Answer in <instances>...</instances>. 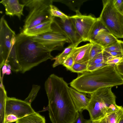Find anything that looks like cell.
<instances>
[{"mask_svg": "<svg viewBox=\"0 0 123 123\" xmlns=\"http://www.w3.org/2000/svg\"><path fill=\"white\" fill-rule=\"evenodd\" d=\"M49 76L53 86L45 90L49 100L48 110L52 123H74L79 114L70 96L69 87L62 77Z\"/></svg>", "mask_w": 123, "mask_h": 123, "instance_id": "obj_1", "label": "cell"}, {"mask_svg": "<svg viewBox=\"0 0 123 123\" xmlns=\"http://www.w3.org/2000/svg\"><path fill=\"white\" fill-rule=\"evenodd\" d=\"M116 65H108L95 71L79 75L70 83L72 87L82 93L90 94L101 88L123 84V78Z\"/></svg>", "mask_w": 123, "mask_h": 123, "instance_id": "obj_2", "label": "cell"}, {"mask_svg": "<svg viewBox=\"0 0 123 123\" xmlns=\"http://www.w3.org/2000/svg\"><path fill=\"white\" fill-rule=\"evenodd\" d=\"M16 49L22 73L48 59L52 60L54 57L51 51L21 31L16 35Z\"/></svg>", "mask_w": 123, "mask_h": 123, "instance_id": "obj_3", "label": "cell"}, {"mask_svg": "<svg viewBox=\"0 0 123 123\" xmlns=\"http://www.w3.org/2000/svg\"><path fill=\"white\" fill-rule=\"evenodd\" d=\"M16 36L3 15L0 20V68L9 66L11 70L17 72L21 68L16 54Z\"/></svg>", "mask_w": 123, "mask_h": 123, "instance_id": "obj_4", "label": "cell"}, {"mask_svg": "<svg viewBox=\"0 0 123 123\" xmlns=\"http://www.w3.org/2000/svg\"><path fill=\"white\" fill-rule=\"evenodd\" d=\"M112 87L101 88L90 94V102L86 110L91 120L100 119L119 107L116 104V97L112 92Z\"/></svg>", "mask_w": 123, "mask_h": 123, "instance_id": "obj_5", "label": "cell"}, {"mask_svg": "<svg viewBox=\"0 0 123 123\" xmlns=\"http://www.w3.org/2000/svg\"><path fill=\"white\" fill-rule=\"evenodd\" d=\"M29 12L24 21L22 31L33 27L52 18L50 12L52 0H22Z\"/></svg>", "mask_w": 123, "mask_h": 123, "instance_id": "obj_6", "label": "cell"}, {"mask_svg": "<svg viewBox=\"0 0 123 123\" xmlns=\"http://www.w3.org/2000/svg\"><path fill=\"white\" fill-rule=\"evenodd\" d=\"M102 2L100 21L110 33L117 38H123V13L116 8L113 0H103Z\"/></svg>", "mask_w": 123, "mask_h": 123, "instance_id": "obj_7", "label": "cell"}, {"mask_svg": "<svg viewBox=\"0 0 123 123\" xmlns=\"http://www.w3.org/2000/svg\"><path fill=\"white\" fill-rule=\"evenodd\" d=\"M51 28V31L32 37L34 41L51 51L60 50L65 43H71L66 36L58 28L53 19Z\"/></svg>", "mask_w": 123, "mask_h": 123, "instance_id": "obj_8", "label": "cell"}, {"mask_svg": "<svg viewBox=\"0 0 123 123\" xmlns=\"http://www.w3.org/2000/svg\"><path fill=\"white\" fill-rule=\"evenodd\" d=\"M76 13L75 15L69 16V18L83 41L89 42L91 31L98 18L92 15H82L80 11Z\"/></svg>", "mask_w": 123, "mask_h": 123, "instance_id": "obj_9", "label": "cell"}, {"mask_svg": "<svg viewBox=\"0 0 123 123\" xmlns=\"http://www.w3.org/2000/svg\"><path fill=\"white\" fill-rule=\"evenodd\" d=\"M35 112L31 104L25 101L14 97L7 98L5 116L13 114L19 119Z\"/></svg>", "mask_w": 123, "mask_h": 123, "instance_id": "obj_10", "label": "cell"}, {"mask_svg": "<svg viewBox=\"0 0 123 123\" xmlns=\"http://www.w3.org/2000/svg\"><path fill=\"white\" fill-rule=\"evenodd\" d=\"M53 20L59 29L68 37L71 44L77 47L83 41L77 32L70 19L68 18L56 19L54 17Z\"/></svg>", "mask_w": 123, "mask_h": 123, "instance_id": "obj_11", "label": "cell"}, {"mask_svg": "<svg viewBox=\"0 0 123 123\" xmlns=\"http://www.w3.org/2000/svg\"><path fill=\"white\" fill-rule=\"evenodd\" d=\"M4 6L5 13L10 16H16L20 19L24 16L23 10L24 4L19 3L18 0H2L0 2Z\"/></svg>", "mask_w": 123, "mask_h": 123, "instance_id": "obj_12", "label": "cell"}, {"mask_svg": "<svg viewBox=\"0 0 123 123\" xmlns=\"http://www.w3.org/2000/svg\"><path fill=\"white\" fill-rule=\"evenodd\" d=\"M115 36L106 29L101 30L90 43L98 44L104 49L119 41Z\"/></svg>", "mask_w": 123, "mask_h": 123, "instance_id": "obj_13", "label": "cell"}, {"mask_svg": "<svg viewBox=\"0 0 123 123\" xmlns=\"http://www.w3.org/2000/svg\"><path fill=\"white\" fill-rule=\"evenodd\" d=\"M69 92L71 97L78 111L86 110L90 100L85 94L80 92L73 88L69 87Z\"/></svg>", "mask_w": 123, "mask_h": 123, "instance_id": "obj_14", "label": "cell"}, {"mask_svg": "<svg viewBox=\"0 0 123 123\" xmlns=\"http://www.w3.org/2000/svg\"><path fill=\"white\" fill-rule=\"evenodd\" d=\"M53 19V17L33 27L21 32L25 35L32 37L51 31L52 30L51 25Z\"/></svg>", "mask_w": 123, "mask_h": 123, "instance_id": "obj_15", "label": "cell"}, {"mask_svg": "<svg viewBox=\"0 0 123 123\" xmlns=\"http://www.w3.org/2000/svg\"><path fill=\"white\" fill-rule=\"evenodd\" d=\"M0 123H5L6 100L7 96L3 84V79L0 78Z\"/></svg>", "mask_w": 123, "mask_h": 123, "instance_id": "obj_16", "label": "cell"}, {"mask_svg": "<svg viewBox=\"0 0 123 123\" xmlns=\"http://www.w3.org/2000/svg\"><path fill=\"white\" fill-rule=\"evenodd\" d=\"M92 44L90 43L80 46V48L75 57L74 62L83 63L88 62Z\"/></svg>", "mask_w": 123, "mask_h": 123, "instance_id": "obj_17", "label": "cell"}, {"mask_svg": "<svg viewBox=\"0 0 123 123\" xmlns=\"http://www.w3.org/2000/svg\"><path fill=\"white\" fill-rule=\"evenodd\" d=\"M15 123H46L45 117L35 112L18 119Z\"/></svg>", "mask_w": 123, "mask_h": 123, "instance_id": "obj_18", "label": "cell"}, {"mask_svg": "<svg viewBox=\"0 0 123 123\" xmlns=\"http://www.w3.org/2000/svg\"><path fill=\"white\" fill-rule=\"evenodd\" d=\"M76 47L71 44L65 48L60 54L54 57L53 60H55V61L53 64V67L55 68L59 65H62L64 61L70 55L73 50Z\"/></svg>", "mask_w": 123, "mask_h": 123, "instance_id": "obj_19", "label": "cell"}, {"mask_svg": "<svg viewBox=\"0 0 123 123\" xmlns=\"http://www.w3.org/2000/svg\"><path fill=\"white\" fill-rule=\"evenodd\" d=\"M52 0L53 2H59L63 4L71 10L76 12H79L81 6L83 3L87 0Z\"/></svg>", "mask_w": 123, "mask_h": 123, "instance_id": "obj_20", "label": "cell"}, {"mask_svg": "<svg viewBox=\"0 0 123 123\" xmlns=\"http://www.w3.org/2000/svg\"><path fill=\"white\" fill-rule=\"evenodd\" d=\"M80 46L74 48L71 53L62 64L68 70L70 71L74 63L76 55L79 51Z\"/></svg>", "mask_w": 123, "mask_h": 123, "instance_id": "obj_21", "label": "cell"}, {"mask_svg": "<svg viewBox=\"0 0 123 123\" xmlns=\"http://www.w3.org/2000/svg\"><path fill=\"white\" fill-rule=\"evenodd\" d=\"M107 116L109 123H119L123 117V107L120 106L118 109Z\"/></svg>", "mask_w": 123, "mask_h": 123, "instance_id": "obj_22", "label": "cell"}, {"mask_svg": "<svg viewBox=\"0 0 123 123\" xmlns=\"http://www.w3.org/2000/svg\"><path fill=\"white\" fill-rule=\"evenodd\" d=\"M106 29L98 17L91 31L89 37V42L90 43L91 42L99 32L101 29Z\"/></svg>", "mask_w": 123, "mask_h": 123, "instance_id": "obj_23", "label": "cell"}, {"mask_svg": "<svg viewBox=\"0 0 123 123\" xmlns=\"http://www.w3.org/2000/svg\"><path fill=\"white\" fill-rule=\"evenodd\" d=\"M88 62H74L70 71L74 73H83L87 72Z\"/></svg>", "mask_w": 123, "mask_h": 123, "instance_id": "obj_24", "label": "cell"}, {"mask_svg": "<svg viewBox=\"0 0 123 123\" xmlns=\"http://www.w3.org/2000/svg\"><path fill=\"white\" fill-rule=\"evenodd\" d=\"M50 12L52 17H57L60 19L68 18L69 16L60 11L56 7L51 4L50 6Z\"/></svg>", "mask_w": 123, "mask_h": 123, "instance_id": "obj_25", "label": "cell"}, {"mask_svg": "<svg viewBox=\"0 0 123 123\" xmlns=\"http://www.w3.org/2000/svg\"><path fill=\"white\" fill-rule=\"evenodd\" d=\"M40 88V86L33 85L28 96L24 100L31 104V103L35 99L37 96Z\"/></svg>", "mask_w": 123, "mask_h": 123, "instance_id": "obj_26", "label": "cell"}, {"mask_svg": "<svg viewBox=\"0 0 123 123\" xmlns=\"http://www.w3.org/2000/svg\"><path fill=\"white\" fill-rule=\"evenodd\" d=\"M92 43V45L90 52L89 61L92 60L104 50V48L100 45Z\"/></svg>", "mask_w": 123, "mask_h": 123, "instance_id": "obj_27", "label": "cell"}, {"mask_svg": "<svg viewBox=\"0 0 123 123\" xmlns=\"http://www.w3.org/2000/svg\"><path fill=\"white\" fill-rule=\"evenodd\" d=\"M103 54L106 62L111 57H122L123 55V53L122 52L108 51L104 50L103 51Z\"/></svg>", "mask_w": 123, "mask_h": 123, "instance_id": "obj_28", "label": "cell"}, {"mask_svg": "<svg viewBox=\"0 0 123 123\" xmlns=\"http://www.w3.org/2000/svg\"><path fill=\"white\" fill-rule=\"evenodd\" d=\"M103 62H106V61L103 56L102 52L98 55L92 60L88 61V67Z\"/></svg>", "mask_w": 123, "mask_h": 123, "instance_id": "obj_29", "label": "cell"}, {"mask_svg": "<svg viewBox=\"0 0 123 123\" xmlns=\"http://www.w3.org/2000/svg\"><path fill=\"white\" fill-rule=\"evenodd\" d=\"M120 40L104 49V50L108 51L122 52L120 44Z\"/></svg>", "mask_w": 123, "mask_h": 123, "instance_id": "obj_30", "label": "cell"}, {"mask_svg": "<svg viewBox=\"0 0 123 123\" xmlns=\"http://www.w3.org/2000/svg\"><path fill=\"white\" fill-rule=\"evenodd\" d=\"M108 65L105 62H103L91 65L88 67L87 72L94 71Z\"/></svg>", "mask_w": 123, "mask_h": 123, "instance_id": "obj_31", "label": "cell"}, {"mask_svg": "<svg viewBox=\"0 0 123 123\" xmlns=\"http://www.w3.org/2000/svg\"><path fill=\"white\" fill-rule=\"evenodd\" d=\"M82 111L79 112L78 117L74 123H88L90 119H85L82 114Z\"/></svg>", "mask_w": 123, "mask_h": 123, "instance_id": "obj_32", "label": "cell"}, {"mask_svg": "<svg viewBox=\"0 0 123 123\" xmlns=\"http://www.w3.org/2000/svg\"><path fill=\"white\" fill-rule=\"evenodd\" d=\"M18 119L15 115L13 114H9L5 116V123H8L16 122Z\"/></svg>", "mask_w": 123, "mask_h": 123, "instance_id": "obj_33", "label": "cell"}, {"mask_svg": "<svg viewBox=\"0 0 123 123\" xmlns=\"http://www.w3.org/2000/svg\"><path fill=\"white\" fill-rule=\"evenodd\" d=\"M122 57H115L110 58L106 62V63L109 65H116L121 61Z\"/></svg>", "mask_w": 123, "mask_h": 123, "instance_id": "obj_34", "label": "cell"}, {"mask_svg": "<svg viewBox=\"0 0 123 123\" xmlns=\"http://www.w3.org/2000/svg\"><path fill=\"white\" fill-rule=\"evenodd\" d=\"M113 2L117 9L123 13V0H113Z\"/></svg>", "mask_w": 123, "mask_h": 123, "instance_id": "obj_35", "label": "cell"}, {"mask_svg": "<svg viewBox=\"0 0 123 123\" xmlns=\"http://www.w3.org/2000/svg\"><path fill=\"white\" fill-rule=\"evenodd\" d=\"M116 67L119 73L123 76V62L121 61L116 65Z\"/></svg>", "mask_w": 123, "mask_h": 123, "instance_id": "obj_36", "label": "cell"}, {"mask_svg": "<svg viewBox=\"0 0 123 123\" xmlns=\"http://www.w3.org/2000/svg\"><path fill=\"white\" fill-rule=\"evenodd\" d=\"M107 115L99 120L95 121H92V123H107Z\"/></svg>", "mask_w": 123, "mask_h": 123, "instance_id": "obj_37", "label": "cell"}, {"mask_svg": "<svg viewBox=\"0 0 123 123\" xmlns=\"http://www.w3.org/2000/svg\"><path fill=\"white\" fill-rule=\"evenodd\" d=\"M7 69V67L6 65H4L2 68V76L1 77L0 75V77L2 79L4 75L6 74Z\"/></svg>", "mask_w": 123, "mask_h": 123, "instance_id": "obj_38", "label": "cell"}, {"mask_svg": "<svg viewBox=\"0 0 123 123\" xmlns=\"http://www.w3.org/2000/svg\"><path fill=\"white\" fill-rule=\"evenodd\" d=\"M11 70L10 69L7 68L5 74L7 75L10 74L11 73Z\"/></svg>", "mask_w": 123, "mask_h": 123, "instance_id": "obj_39", "label": "cell"}, {"mask_svg": "<svg viewBox=\"0 0 123 123\" xmlns=\"http://www.w3.org/2000/svg\"><path fill=\"white\" fill-rule=\"evenodd\" d=\"M120 44L121 47L122 49L123 52V43L122 42V41H120Z\"/></svg>", "mask_w": 123, "mask_h": 123, "instance_id": "obj_40", "label": "cell"}, {"mask_svg": "<svg viewBox=\"0 0 123 123\" xmlns=\"http://www.w3.org/2000/svg\"><path fill=\"white\" fill-rule=\"evenodd\" d=\"M119 123H123V117Z\"/></svg>", "mask_w": 123, "mask_h": 123, "instance_id": "obj_41", "label": "cell"}, {"mask_svg": "<svg viewBox=\"0 0 123 123\" xmlns=\"http://www.w3.org/2000/svg\"><path fill=\"white\" fill-rule=\"evenodd\" d=\"M88 123H92V121L90 119V120Z\"/></svg>", "mask_w": 123, "mask_h": 123, "instance_id": "obj_42", "label": "cell"}, {"mask_svg": "<svg viewBox=\"0 0 123 123\" xmlns=\"http://www.w3.org/2000/svg\"><path fill=\"white\" fill-rule=\"evenodd\" d=\"M121 61H123V55L122 57V60Z\"/></svg>", "mask_w": 123, "mask_h": 123, "instance_id": "obj_43", "label": "cell"}, {"mask_svg": "<svg viewBox=\"0 0 123 123\" xmlns=\"http://www.w3.org/2000/svg\"><path fill=\"white\" fill-rule=\"evenodd\" d=\"M122 42H123V41H122Z\"/></svg>", "mask_w": 123, "mask_h": 123, "instance_id": "obj_44", "label": "cell"}]
</instances>
